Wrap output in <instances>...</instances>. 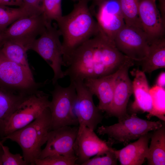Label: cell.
<instances>
[{
  "label": "cell",
  "instance_id": "1",
  "mask_svg": "<svg viewBox=\"0 0 165 165\" xmlns=\"http://www.w3.org/2000/svg\"><path fill=\"white\" fill-rule=\"evenodd\" d=\"M130 61L100 31L72 52L64 73L70 82H83L114 73Z\"/></svg>",
  "mask_w": 165,
  "mask_h": 165
},
{
  "label": "cell",
  "instance_id": "2",
  "mask_svg": "<svg viewBox=\"0 0 165 165\" xmlns=\"http://www.w3.org/2000/svg\"><path fill=\"white\" fill-rule=\"evenodd\" d=\"M89 0H80L69 13L56 20L63 38V66H67L70 55L77 48L100 31L88 6Z\"/></svg>",
  "mask_w": 165,
  "mask_h": 165
},
{
  "label": "cell",
  "instance_id": "3",
  "mask_svg": "<svg viewBox=\"0 0 165 165\" xmlns=\"http://www.w3.org/2000/svg\"><path fill=\"white\" fill-rule=\"evenodd\" d=\"M51 120L49 108L28 125L2 138V141L4 142L10 139L17 143L22 150L24 160L29 165H35L42 146L46 142Z\"/></svg>",
  "mask_w": 165,
  "mask_h": 165
},
{
  "label": "cell",
  "instance_id": "4",
  "mask_svg": "<svg viewBox=\"0 0 165 165\" xmlns=\"http://www.w3.org/2000/svg\"><path fill=\"white\" fill-rule=\"evenodd\" d=\"M136 114H132L118 120V122L109 126H102L97 130L99 135H107L108 145L112 146L117 143L127 144L132 140L162 127L161 120L152 121L141 119Z\"/></svg>",
  "mask_w": 165,
  "mask_h": 165
},
{
  "label": "cell",
  "instance_id": "5",
  "mask_svg": "<svg viewBox=\"0 0 165 165\" xmlns=\"http://www.w3.org/2000/svg\"><path fill=\"white\" fill-rule=\"evenodd\" d=\"M61 35L58 29L49 24L40 37L30 46L29 50L39 54L52 69L54 75L52 79L53 85L65 77L63 66V50L60 40Z\"/></svg>",
  "mask_w": 165,
  "mask_h": 165
},
{
  "label": "cell",
  "instance_id": "6",
  "mask_svg": "<svg viewBox=\"0 0 165 165\" xmlns=\"http://www.w3.org/2000/svg\"><path fill=\"white\" fill-rule=\"evenodd\" d=\"M49 97L38 89L27 94L7 123L3 137L28 125L50 108Z\"/></svg>",
  "mask_w": 165,
  "mask_h": 165
},
{
  "label": "cell",
  "instance_id": "7",
  "mask_svg": "<svg viewBox=\"0 0 165 165\" xmlns=\"http://www.w3.org/2000/svg\"><path fill=\"white\" fill-rule=\"evenodd\" d=\"M35 81L31 70L8 58L0 50V87L6 90L24 94L46 84Z\"/></svg>",
  "mask_w": 165,
  "mask_h": 165
},
{
  "label": "cell",
  "instance_id": "8",
  "mask_svg": "<svg viewBox=\"0 0 165 165\" xmlns=\"http://www.w3.org/2000/svg\"><path fill=\"white\" fill-rule=\"evenodd\" d=\"M152 41L142 29L125 24L117 33L113 40L120 52L138 62L146 56Z\"/></svg>",
  "mask_w": 165,
  "mask_h": 165
},
{
  "label": "cell",
  "instance_id": "9",
  "mask_svg": "<svg viewBox=\"0 0 165 165\" xmlns=\"http://www.w3.org/2000/svg\"><path fill=\"white\" fill-rule=\"evenodd\" d=\"M90 7L100 31L113 41L117 33L125 25L119 0H98Z\"/></svg>",
  "mask_w": 165,
  "mask_h": 165
},
{
  "label": "cell",
  "instance_id": "10",
  "mask_svg": "<svg viewBox=\"0 0 165 165\" xmlns=\"http://www.w3.org/2000/svg\"><path fill=\"white\" fill-rule=\"evenodd\" d=\"M50 23L43 13L22 17L14 22L3 32V40H9L19 42L29 50L30 46L36 37L42 34Z\"/></svg>",
  "mask_w": 165,
  "mask_h": 165
},
{
  "label": "cell",
  "instance_id": "11",
  "mask_svg": "<svg viewBox=\"0 0 165 165\" xmlns=\"http://www.w3.org/2000/svg\"><path fill=\"white\" fill-rule=\"evenodd\" d=\"M51 92L52 99L50 107L51 116L50 130L62 126H71L69 114L72 103L77 96L74 84L70 82L69 86L63 87L57 82Z\"/></svg>",
  "mask_w": 165,
  "mask_h": 165
},
{
  "label": "cell",
  "instance_id": "12",
  "mask_svg": "<svg viewBox=\"0 0 165 165\" xmlns=\"http://www.w3.org/2000/svg\"><path fill=\"white\" fill-rule=\"evenodd\" d=\"M134 63L132 61L127 63L120 68L115 80L112 101L107 114L118 118V120L129 115L127 112V107L133 93V88L128 70Z\"/></svg>",
  "mask_w": 165,
  "mask_h": 165
},
{
  "label": "cell",
  "instance_id": "13",
  "mask_svg": "<svg viewBox=\"0 0 165 165\" xmlns=\"http://www.w3.org/2000/svg\"><path fill=\"white\" fill-rule=\"evenodd\" d=\"M78 130L77 126H65L50 130L46 145L42 149L38 159L54 154L75 156L74 146Z\"/></svg>",
  "mask_w": 165,
  "mask_h": 165
},
{
  "label": "cell",
  "instance_id": "14",
  "mask_svg": "<svg viewBox=\"0 0 165 165\" xmlns=\"http://www.w3.org/2000/svg\"><path fill=\"white\" fill-rule=\"evenodd\" d=\"M111 147L100 138L94 130L84 126H79L74 146L77 158L76 165H82L92 156L105 154Z\"/></svg>",
  "mask_w": 165,
  "mask_h": 165
},
{
  "label": "cell",
  "instance_id": "15",
  "mask_svg": "<svg viewBox=\"0 0 165 165\" xmlns=\"http://www.w3.org/2000/svg\"><path fill=\"white\" fill-rule=\"evenodd\" d=\"M156 0H138V15L143 30L152 40L164 36L165 22Z\"/></svg>",
  "mask_w": 165,
  "mask_h": 165
},
{
  "label": "cell",
  "instance_id": "16",
  "mask_svg": "<svg viewBox=\"0 0 165 165\" xmlns=\"http://www.w3.org/2000/svg\"><path fill=\"white\" fill-rule=\"evenodd\" d=\"M72 82L79 100V126H84L94 130L103 119L101 112L94 104L93 95L84 85L83 81Z\"/></svg>",
  "mask_w": 165,
  "mask_h": 165
},
{
  "label": "cell",
  "instance_id": "17",
  "mask_svg": "<svg viewBox=\"0 0 165 165\" xmlns=\"http://www.w3.org/2000/svg\"><path fill=\"white\" fill-rule=\"evenodd\" d=\"M134 78L132 81L134 100L130 107L131 114L139 112L148 113V118L153 116V108L150 88L145 73L136 69L133 72Z\"/></svg>",
  "mask_w": 165,
  "mask_h": 165
},
{
  "label": "cell",
  "instance_id": "18",
  "mask_svg": "<svg viewBox=\"0 0 165 165\" xmlns=\"http://www.w3.org/2000/svg\"><path fill=\"white\" fill-rule=\"evenodd\" d=\"M118 71L115 73L97 78L84 80L83 82L90 92L99 101L97 106L101 112L107 114L112 101L115 80Z\"/></svg>",
  "mask_w": 165,
  "mask_h": 165
},
{
  "label": "cell",
  "instance_id": "19",
  "mask_svg": "<svg viewBox=\"0 0 165 165\" xmlns=\"http://www.w3.org/2000/svg\"><path fill=\"white\" fill-rule=\"evenodd\" d=\"M152 134L148 132L123 148L118 150L115 149V153L120 164L142 165L148 155V143Z\"/></svg>",
  "mask_w": 165,
  "mask_h": 165
},
{
  "label": "cell",
  "instance_id": "20",
  "mask_svg": "<svg viewBox=\"0 0 165 165\" xmlns=\"http://www.w3.org/2000/svg\"><path fill=\"white\" fill-rule=\"evenodd\" d=\"M144 72L150 73L165 68V38L164 36L152 40L148 54L143 60L138 62Z\"/></svg>",
  "mask_w": 165,
  "mask_h": 165
},
{
  "label": "cell",
  "instance_id": "21",
  "mask_svg": "<svg viewBox=\"0 0 165 165\" xmlns=\"http://www.w3.org/2000/svg\"><path fill=\"white\" fill-rule=\"evenodd\" d=\"M27 94L16 93L0 87V136L2 138L10 116Z\"/></svg>",
  "mask_w": 165,
  "mask_h": 165
},
{
  "label": "cell",
  "instance_id": "22",
  "mask_svg": "<svg viewBox=\"0 0 165 165\" xmlns=\"http://www.w3.org/2000/svg\"><path fill=\"white\" fill-rule=\"evenodd\" d=\"M165 121H163L162 127L152 133L146 158L148 165L165 164Z\"/></svg>",
  "mask_w": 165,
  "mask_h": 165
},
{
  "label": "cell",
  "instance_id": "23",
  "mask_svg": "<svg viewBox=\"0 0 165 165\" xmlns=\"http://www.w3.org/2000/svg\"><path fill=\"white\" fill-rule=\"evenodd\" d=\"M0 50L8 58L31 70L27 56L26 52L28 49L25 46L18 42L6 40H4Z\"/></svg>",
  "mask_w": 165,
  "mask_h": 165
},
{
  "label": "cell",
  "instance_id": "24",
  "mask_svg": "<svg viewBox=\"0 0 165 165\" xmlns=\"http://www.w3.org/2000/svg\"><path fill=\"white\" fill-rule=\"evenodd\" d=\"M32 16L23 7L13 8L0 5V31L3 32L11 23L23 17Z\"/></svg>",
  "mask_w": 165,
  "mask_h": 165
},
{
  "label": "cell",
  "instance_id": "25",
  "mask_svg": "<svg viewBox=\"0 0 165 165\" xmlns=\"http://www.w3.org/2000/svg\"><path fill=\"white\" fill-rule=\"evenodd\" d=\"M119 1L125 24L142 29L138 15V0Z\"/></svg>",
  "mask_w": 165,
  "mask_h": 165
},
{
  "label": "cell",
  "instance_id": "26",
  "mask_svg": "<svg viewBox=\"0 0 165 165\" xmlns=\"http://www.w3.org/2000/svg\"><path fill=\"white\" fill-rule=\"evenodd\" d=\"M153 108V116H156L161 120H165V88L156 85L150 88Z\"/></svg>",
  "mask_w": 165,
  "mask_h": 165
},
{
  "label": "cell",
  "instance_id": "27",
  "mask_svg": "<svg viewBox=\"0 0 165 165\" xmlns=\"http://www.w3.org/2000/svg\"><path fill=\"white\" fill-rule=\"evenodd\" d=\"M62 0H43V14L49 22L56 20L62 16Z\"/></svg>",
  "mask_w": 165,
  "mask_h": 165
},
{
  "label": "cell",
  "instance_id": "28",
  "mask_svg": "<svg viewBox=\"0 0 165 165\" xmlns=\"http://www.w3.org/2000/svg\"><path fill=\"white\" fill-rule=\"evenodd\" d=\"M77 157L76 156H68L54 154L43 159L35 160L36 165H75Z\"/></svg>",
  "mask_w": 165,
  "mask_h": 165
},
{
  "label": "cell",
  "instance_id": "29",
  "mask_svg": "<svg viewBox=\"0 0 165 165\" xmlns=\"http://www.w3.org/2000/svg\"><path fill=\"white\" fill-rule=\"evenodd\" d=\"M115 150L111 147L105 154L96 155L82 163V165H117L118 159Z\"/></svg>",
  "mask_w": 165,
  "mask_h": 165
},
{
  "label": "cell",
  "instance_id": "30",
  "mask_svg": "<svg viewBox=\"0 0 165 165\" xmlns=\"http://www.w3.org/2000/svg\"><path fill=\"white\" fill-rule=\"evenodd\" d=\"M2 160L3 165H27L28 164L20 153H11L8 147L2 145Z\"/></svg>",
  "mask_w": 165,
  "mask_h": 165
},
{
  "label": "cell",
  "instance_id": "31",
  "mask_svg": "<svg viewBox=\"0 0 165 165\" xmlns=\"http://www.w3.org/2000/svg\"><path fill=\"white\" fill-rule=\"evenodd\" d=\"M43 0H22L21 6L31 15L42 14Z\"/></svg>",
  "mask_w": 165,
  "mask_h": 165
},
{
  "label": "cell",
  "instance_id": "32",
  "mask_svg": "<svg viewBox=\"0 0 165 165\" xmlns=\"http://www.w3.org/2000/svg\"><path fill=\"white\" fill-rule=\"evenodd\" d=\"M69 119L71 126H77L79 125V103L77 94L71 104L69 112Z\"/></svg>",
  "mask_w": 165,
  "mask_h": 165
},
{
  "label": "cell",
  "instance_id": "33",
  "mask_svg": "<svg viewBox=\"0 0 165 165\" xmlns=\"http://www.w3.org/2000/svg\"><path fill=\"white\" fill-rule=\"evenodd\" d=\"M156 85L165 88V73L163 72L159 76L156 81Z\"/></svg>",
  "mask_w": 165,
  "mask_h": 165
},
{
  "label": "cell",
  "instance_id": "34",
  "mask_svg": "<svg viewBox=\"0 0 165 165\" xmlns=\"http://www.w3.org/2000/svg\"><path fill=\"white\" fill-rule=\"evenodd\" d=\"M159 2V9L161 16L165 17V0H156Z\"/></svg>",
  "mask_w": 165,
  "mask_h": 165
},
{
  "label": "cell",
  "instance_id": "35",
  "mask_svg": "<svg viewBox=\"0 0 165 165\" xmlns=\"http://www.w3.org/2000/svg\"><path fill=\"white\" fill-rule=\"evenodd\" d=\"M0 5L12 6L16 5L14 0H1Z\"/></svg>",
  "mask_w": 165,
  "mask_h": 165
},
{
  "label": "cell",
  "instance_id": "36",
  "mask_svg": "<svg viewBox=\"0 0 165 165\" xmlns=\"http://www.w3.org/2000/svg\"><path fill=\"white\" fill-rule=\"evenodd\" d=\"M22 0H16V5L20 6L22 4Z\"/></svg>",
  "mask_w": 165,
  "mask_h": 165
},
{
  "label": "cell",
  "instance_id": "37",
  "mask_svg": "<svg viewBox=\"0 0 165 165\" xmlns=\"http://www.w3.org/2000/svg\"><path fill=\"white\" fill-rule=\"evenodd\" d=\"M2 150L0 151V165H2L3 163L2 160Z\"/></svg>",
  "mask_w": 165,
  "mask_h": 165
},
{
  "label": "cell",
  "instance_id": "38",
  "mask_svg": "<svg viewBox=\"0 0 165 165\" xmlns=\"http://www.w3.org/2000/svg\"><path fill=\"white\" fill-rule=\"evenodd\" d=\"M3 40L2 34L1 31H0V44Z\"/></svg>",
  "mask_w": 165,
  "mask_h": 165
},
{
  "label": "cell",
  "instance_id": "39",
  "mask_svg": "<svg viewBox=\"0 0 165 165\" xmlns=\"http://www.w3.org/2000/svg\"><path fill=\"white\" fill-rule=\"evenodd\" d=\"M3 144V143H0V151L2 150V145Z\"/></svg>",
  "mask_w": 165,
  "mask_h": 165
},
{
  "label": "cell",
  "instance_id": "40",
  "mask_svg": "<svg viewBox=\"0 0 165 165\" xmlns=\"http://www.w3.org/2000/svg\"><path fill=\"white\" fill-rule=\"evenodd\" d=\"M3 143V142L2 141H1L0 140V143Z\"/></svg>",
  "mask_w": 165,
  "mask_h": 165
},
{
  "label": "cell",
  "instance_id": "41",
  "mask_svg": "<svg viewBox=\"0 0 165 165\" xmlns=\"http://www.w3.org/2000/svg\"><path fill=\"white\" fill-rule=\"evenodd\" d=\"M93 1H97V0H93Z\"/></svg>",
  "mask_w": 165,
  "mask_h": 165
},
{
  "label": "cell",
  "instance_id": "42",
  "mask_svg": "<svg viewBox=\"0 0 165 165\" xmlns=\"http://www.w3.org/2000/svg\"><path fill=\"white\" fill-rule=\"evenodd\" d=\"M1 0H0V1Z\"/></svg>",
  "mask_w": 165,
  "mask_h": 165
}]
</instances>
